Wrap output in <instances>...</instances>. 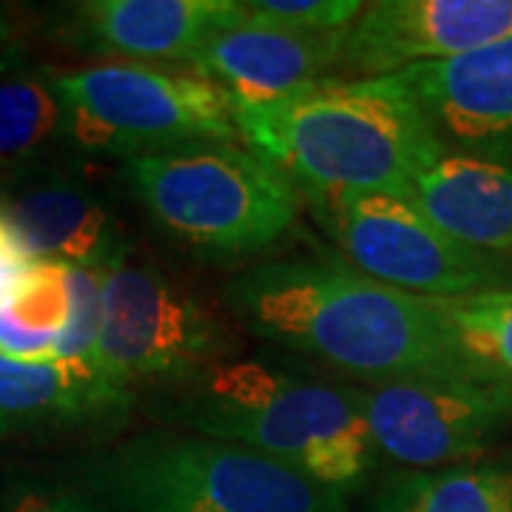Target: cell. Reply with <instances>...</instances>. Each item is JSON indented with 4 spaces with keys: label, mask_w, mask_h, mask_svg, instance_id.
Returning <instances> with one entry per match:
<instances>
[{
    "label": "cell",
    "mask_w": 512,
    "mask_h": 512,
    "mask_svg": "<svg viewBox=\"0 0 512 512\" xmlns=\"http://www.w3.org/2000/svg\"><path fill=\"white\" fill-rule=\"evenodd\" d=\"M123 180L148 217L202 259L268 251L299 214V188L254 151L197 143L123 163Z\"/></svg>",
    "instance_id": "5b68a950"
},
{
    "label": "cell",
    "mask_w": 512,
    "mask_h": 512,
    "mask_svg": "<svg viewBox=\"0 0 512 512\" xmlns=\"http://www.w3.org/2000/svg\"><path fill=\"white\" fill-rule=\"evenodd\" d=\"M160 413L188 433L231 441L339 493L362 490L379 450L356 387L268 359H225L163 390Z\"/></svg>",
    "instance_id": "3957f363"
},
{
    "label": "cell",
    "mask_w": 512,
    "mask_h": 512,
    "mask_svg": "<svg viewBox=\"0 0 512 512\" xmlns=\"http://www.w3.org/2000/svg\"><path fill=\"white\" fill-rule=\"evenodd\" d=\"M390 77L421 109L441 154L512 165V37Z\"/></svg>",
    "instance_id": "8fae6325"
},
{
    "label": "cell",
    "mask_w": 512,
    "mask_h": 512,
    "mask_svg": "<svg viewBox=\"0 0 512 512\" xmlns=\"http://www.w3.org/2000/svg\"><path fill=\"white\" fill-rule=\"evenodd\" d=\"M234 336L220 316L134 251L103 271V325L94 373L134 396L140 387L171 390L202 370L234 359Z\"/></svg>",
    "instance_id": "52a82bcc"
},
{
    "label": "cell",
    "mask_w": 512,
    "mask_h": 512,
    "mask_svg": "<svg viewBox=\"0 0 512 512\" xmlns=\"http://www.w3.org/2000/svg\"><path fill=\"white\" fill-rule=\"evenodd\" d=\"M134 402V396L63 362H15L0 356V436L114 427L131 413Z\"/></svg>",
    "instance_id": "9a60e30c"
},
{
    "label": "cell",
    "mask_w": 512,
    "mask_h": 512,
    "mask_svg": "<svg viewBox=\"0 0 512 512\" xmlns=\"http://www.w3.org/2000/svg\"><path fill=\"white\" fill-rule=\"evenodd\" d=\"M512 37V0H376L345 32L342 66L384 77Z\"/></svg>",
    "instance_id": "30bf717a"
},
{
    "label": "cell",
    "mask_w": 512,
    "mask_h": 512,
    "mask_svg": "<svg viewBox=\"0 0 512 512\" xmlns=\"http://www.w3.org/2000/svg\"><path fill=\"white\" fill-rule=\"evenodd\" d=\"M66 37L126 63H191L214 35L245 23L242 0H83L66 9Z\"/></svg>",
    "instance_id": "7c38bea8"
},
{
    "label": "cell",
    "mask_w": 512,
    "mask_h": 512,
    "mask_svg": "<svg viewBox=\"0 0 512 512\" xmlns=\"http://www.w3.org/2000/svg\"><path fill=\"white\" fill-rule=\"evenodd\" d=\"M367 512H512V461H464L384 476Z\"/></svg>",
    "instance_id": "e0dca14e"
},
{
    "label": "cell",
    "mask_w": 512,
    "mask_h": 512,
    "mask_svg": "<svg viewBox=\"0 0 512 512\" xmlns=\"http://www.w3.org/2000/svg\"><path fill=\"white\" fill-rule=\"evenodd\" d=\"M66 140L89 154L146 157L237 137L234 97L197 72L109 60L52 74Z\"/></svg>",
    "instance_id": "8992f818"
},
{
    "label": "cell",
    "mask_w": 512,
    "mask_h": 512,
    "mask_svg": "<svg viewBox=\"0 0 512 512\" xmlns=\"http://www.w3.org/2000/svg\"><path fill=\"white\" fill-rule=\"evenodd\" d=\"M6 311L12 313L23 328L60 339V333L69 322V311H72L69 265L35 259L20 279L18 291L6 302Z\"/></svg>",
    "instance_id": "ffe728a7"
},
{
    "label": "cell",
    "mask_w": 512,
    "mask_h": 512,
    "mask_svg": "<svg viewBox=\"0 0 512 512\" xmlns=\"http://www.w3.org/2000/svg\"><path fill=\"white\" fill-rule=\"evenodd\" d=\"M32 262L35 259L23 248L15 228L6 220H0V305H6L12 293L18 291L20 279Z\"/></svg>",
    "instance_id": "d4e9b609"
},
{
    "label": "cell",
    "mask_w": 512,
    "mask_h": 512,
    "mask_svg": "<svg viewBox=\"0 0 512 512\" xmlns=\"http://www.w3.org/2000/svg\"><path fill=\"white\" fill-rule=\"evenodd\" d=\"M461 345L512 382V288L439 299Z\"/></svg>",
    "instance_id": "d6986e66"
},
{
    "label": "cell",
    "mask_w": 512,
    "mask_h": 512,
    "mask_svg": "<svg viewBox=\"0 0 512 512\" xmlns=\"http://www.w3.org/2000/svg\"><path fill=\"white\" fill-rule=\"evenodd\" d=\"M74 478L109 512H348V495L274 458L174 430L86 458Z\"/></svg>",
    "instance_id": "277c9868"
},
{
    "label": "cell",
    "mask_w": 512,
    "mask_h": 512,
    "mask_svg": "<svg viewBox=\"0 0 512 512\" xmlns=\"http://www.w3.org/2000/svg\"><path fill=\"white\" fill-rule=\"evenodd\" d=\"M239 137L299 191L410 197L444 157L421 109L384 77L325 80L271 103H237Z\"/></svg>",
    "instance_id": "7a4b0ae2"
},
{
    "label": "cell",
    "mask_w": 512,
    "mask_h": 512,
    "mask_svg": "<svg viewBox=\"0 0 512 512\" xmlns=\"http://www.w3.org/2000/svg\"><path fill=\"white\" fill-rule=\"evenodd\" d=\"M356 393L379 456L402 470L473 461L512 424V382L493 367L367 382Z\"/></svg>",
    "instance_id": "9c48e42d"
},
{
    "label": "cell",
    "mask_w": 512,
    "mask_h": 512,
    "mask_svg": "<svg viewBox=\"0 0 512 512\" xmlns=\"http://www.w3.org/2000/svg\"><path fill=\"white\" fill-rule=\"evenodd\" d=\"M322 225L359 274L427 299L498 291L512 268L444 234L407 197L376 191H308Z\"/></svg>",
    "instance_id": "ba28073f"
},
{
    "label": "cell",
    "mask_w": 512,
    "mask_h": 512,
    "mask_svg": "<svg viewBox=\"0 0 512 512\" xmlns=\"http://www.w3.org/2000/svg\"><path fill=\"white\" fill-rule=\"evenodd\" d=\"M407 200L461 245L512 262V165L444 154Z\"/></svg>",
    "instance_id": "2e32d148"
},
{
    "label": "cell",
    "mask_w": 512,
    "mask_h": 512,
    "mask_svg": "<svg viewBox=\"0 0 512 512\" xmlns=\"http://www.w3.org/2000/svg\"><path fill=\"white\" fill-rule=\"evenodd\" d=\"M9 69H18V55L12 46V35L6 29V20L0 15V74L9 72Z\"/></svg>",
    "instance_id": "484cf974"
},
{
    "label": "cell",
    "mask_w": 512,
    "mask_h": 512,
    "mask_svg": "<svg viewBox=\"0 0 512 512\" xmlns=\"http://www.w3.org/2000/svg\"><path fill=\"white\" fill-rule=\"evenodd\" d=\"M225 299L256 339L362 384L490 367L461 345L439 299L396 291L345 262H265L239 274Z\"/></svg>",
    "instance_id": "6da1fadb"
},
{
    "label": "cell",
    "mask_w": 512,
    "mask_h": 512,
    "mask_svg": "<svg viewBox=\"0 0 512 512\" xmlns=\"http://www.w3.org/2000/svg\"><path fill=\"white\" fill-rule=\"evenodd\" d=\"M0 512H109L77 481L35 470H6L0 476Z\"/></svg>",
    "instance_id": "7402d4cb"
},
{
    "label": "cell",
    "mask_w": 512,
    "mask_h": 512,
    "mask_svg": "<svg viewBox=\"0 0 512 512\" xmlns=\"http://www.w3.org/2000/svg\"><path fill=\"white\" fill-rule=\"evenodd\" d=\"M57 339L23 328L6 305H0V356L15 362H55Z\"/></svg>",
    "instance_id": "cb8c5ba5"
},
{
    "label": "cell",
    "mask_w": 512,
    "mask_h": 512,
    "mask_svg": "<svg viewBox=\"0 0 512 512\" xmlns=\"http://www.w3.org/2000/svg\"><path fill=\"white\" fill-rule=\"evenodd\" d=\"M55 140H66V109L52 74H0V165L35 160Z\"/></svg>",
    "instance_id": "ac0fdd59"
},
{
    "label": "cell",
    "mask_w": 512,
    "mask_h": 512,
    "mask_svg": "<svg viewBox=\"0 0 512 512\" xmlns=\"http://www.w3.org/2000/svg\"><path fill=\"white\" fill-rule=\"evenodd\" d=\"M365 12L359 0H248L245 15L254 23L285 26L311 35L348 32Z\"/></svg>",
    "instance_id": "603a6c76"
},
{
    "label": "cell",
    "mask_w": 512,
    "mask_h": 512,
    "mask_svg": "<svg viewBox=\"0 0 512 512\" xmlns=\"http://www.w3.org/2000/svg\"><path fill=\"white\" fill-rule=\"evenodd\" d=\"M342 49L345 32L311 35L245 20L211 37L188 66L225 89L234 103H271L333 80L330 72L342 66Z\"/></svg>",
    "instance_id": "4fadbf2b"
},
{
    "label": "cell",
    "mask_w": 512,
    "mask_h": 512,
    "mask_svg": "<svg viewBox=\"0 0 512 512\" xmlns=\"http://www.w3.org/2000/svg\"><path fill=\"white\" fill-rule=\"evenodd\" d=\"M6 222L32 259L109 271L134 251L106 200L72 171L12 185Z\"/></svg>",
    "instance_id": "5bb4252c"
},
{
    "label": "cell",
    "mask_w": 512,
    "mask_h": 512,
    "mask_svg": "<svg viewBox=\"0 0 512 512\" xmlns=\"http://www.w3.org/2000/svg\"><path fill=\"white\" fill-rule=\"evenodd\" d=\"M69 291H72V311L57 339L55 362H63L77 373L97 376L94 350L103 325V271L69 265Z\"/></svg>",
    "instance_id": "44dd1931"
},
{
    "label": "cell",
    "mask_w": 512,
    "mask_h": 512,
    "mask_svg": "<svg viewBox=\"0 0 512 512\" xmlns=\"http://www.w3.org/2000/svg\"><path fill=\"white\" fill-rule=\"evenodd\" d=\"M9 197H12V183H3V180H0V220H6Z\"/></svg>",
    "instance_id": "4316f807"
}]
</instances>
